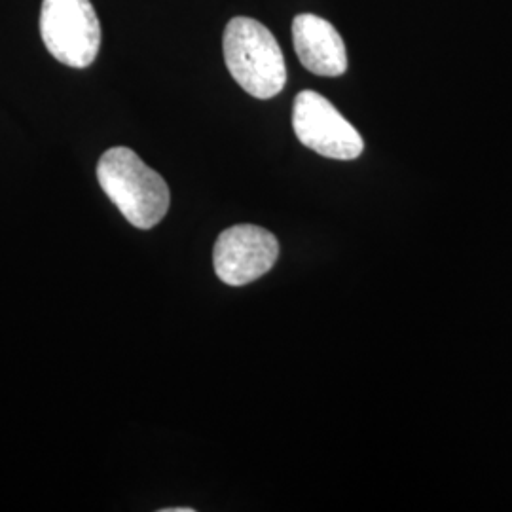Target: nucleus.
I'll return each mask as SVG.
<instances>
[{
	"label": "nucleus",
	"instance_id": "0eeeda50",
	"mask_svg": "<svg viewBox=\"0 0 512 512\" xmlns=\"http://www.w3.org/2000/svg\"><path fill=\"white\" fill-rule=\"evenodd\" d=\"M194 511V509H183V507H181V509H165L164 512H192Z\"/></svg>",
	"mask_w": 512,
	"mask_h": 512
},
{
	"label": "nucleus",
	"instance_id": "f257e3e1",
	"mask_svg": "<svg viewBox=\"0 0 512 512\" xmlns=\"http://www.w3.org/2000/svg\"><path fill=\"white\" fill-rule=\"evenodd\" d=\"M97 179L110 202L139 230L154 228L169 211L171 196L164 177L131 148L107 150L97 164Z\"/></svg>",
	"mask_w": 512,
	"mask_h": 512
},
{
	"label": "nucleus",
	"instance_id": "7ed1b4c3",
	"mask_svg": "<svg viewBox=\"0 0 512 512\" xmlns=\"http://www.w3.org/2000/svg\"><path fill=\"white\" fill-rule=\"evenodd\" d=\"M44 46L67 67H90L101 48V23L90 0H42Z\"/></svg>",
	"mask_w": 512,
	"mask_h": 512
},
{
	"label": "nucleus",
	"instance_id": "f03ea898",
	"mask_svg": "<svg viewBox=\"0 0 512 512\" xmlns=\"http://www.w3.org/2000/svg\"><path fill=\"white\" fill-rule=\"evenodd\" d=\"M226 67L256 99H272L287 84L285 57L272 31L260 21L234 18L224 31Z\"/></svg>",
	"mask_w": 512,
	"mask_h": 512
},
{
	"label": "nucleus",
	"instance_id": "20e7f679",
	"mask_svg": "<svg viewBox=\"0 0 512 512\" xmlns=\"http://www.w3.org/2000/svg\"><path fill=\"white\" fill-rule=\"evenodd\" d=\"M298 141L332 160H355L363 154V137L321 93L300 92L293 110Z\"/></svg>",
	"mask_w": 512,
	"mask_h": 512
},
{
	"label": "nucleus",
	"instance_id": "39448f33",
	"mask_svg": "<svg viewBox=\"0 0 512 512\" xmlns=\"http://www.w3.org/2000/svg\"><path fill=\"white\" fill-rule=\"evenodd\" d=\"M277 256L279 243L272 232L253 224H239L220 234L213 249V264L222 283L243 287L268 274Z\"/></svg>",
	"mask_w": 512,
	"mask_h": 512
},
{
	"label": "nucleus",
	"instance_id": "423d86ee",
	"mask_svg": "<svg viewBox=\"0 0 512 512\" xmlns=\"http://www.w3.org/2000/svg\"><path fill=\"white\" fill-rule=\"evenodd\" d=\"M294 50L300 63L319 76H340L348 69L346 44L336 27L315 14H300L293 21Z\"/></svg>",
	"mask_w": 512,
	"mask_h": 512
}]
</instances>
